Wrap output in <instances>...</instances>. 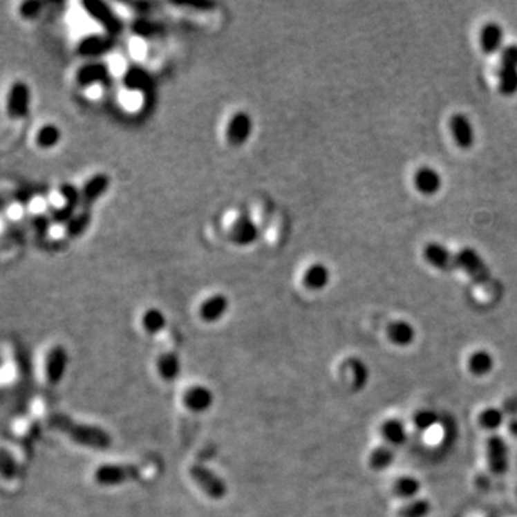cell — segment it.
Returning a JSON list of instances; mask_svg holds the SVG:
<instances>
[{
    "label": "cell",
    "instance_id": "1",
    "mask_svg": "<svg viewBox=\"0 0 517 517\" xmlns=\"http://www.w3.org/2000/svg\"><path fill=\"white\" fill-rule=\"evenodd\" d=\"M49 426L68 435L72 441H75L77 444L89 449L106 450L113 444V438H111L109 433H106L104 429L97 426H89V424L77 422L65 414L50 415Z\"/></svg>",
    "mask_w": 517,
    "mask_h": 517
},
{
    "label": "cell",
    "instance_id": "2",
    "mask_svg": "<svg viewBox=\"0 0 517 517\" xmlns=\"http://www.w3.org/2000/svg\"><path fill=\"white\" fill-rule=\"evenodd\" d=\"M457 265L458 269H463L470 278L480 283L489 285L491 282V273L483 257L471 247H464L457 253Z\"/></svg>",
    "mask_w": 517,
    "mask_h": 517
},
{
    "label": "cell",
    "instance_id": "3",
    "mask_svg": "<svg viewBox=\"0 0 517 517\" xmlns=\"http://www.w3.org/2000/svg\"><path fill=\"white\" fill-rule=\"evenodd\" d=\"M140 474L141 470L134 464H105L97 470L95 480L101 486H120Z\"/></svg>",
    "mask_w": 517,
    "mask_h": 517
},
{
    "label": "cell",
    "instance_id": "4",
    "mask_svg": "<svg viewBox=\"0 0 517 517\" xmlns=\"http://www.w3.org/2000/svg\"><path fill=\"white\" fill-rule=\"evenodd\" d=\"M8 115L12 120H24L30 111V88L26 82H15L8 94Z\"/></svg>",
    "mask_w": 517,
    "mask_h": 517
},
{
    "label": "cell",
    "instance_id": "5",
    "mask_svg": "<svg viewBox=\"0 0 517 517\" xmlns=\"http://www.w3.org/2000/svg\"><path fill=\"white\" fill-rule=\"evenodd\" d=\"M486 458L489 469L496 476H503L509 469V447L500 435H491L486 441Z\"/></svg>",
    "mask_w": 517,
    "mask_h": 517
},
{
    "label": "cell",
    "instance_id": "6",
    "mask_svg": "<svg viewBox=\"0 0 517 517\" xmlns=\"http://www.w3.org/2000/svg\"><path fill=\"white\" fill-rule=\"evenodd\" d=\"M190 473H191V477L194 478V482L209 497L218 500V498H223L227 494L226 483L212 470L203 466H194L191 467Z\"/></svg>",
    "mask_w": 517,
    "mask_h": 517
},
{
    "label": "cell",
    "instance_id": "7",
    "mask_svg": "<svg viewBox=\"0 0 517 517\" xmlns=\"http://www.w3.org/2000/svg\"><path fill=\"white\" fill-rule=\"evenodd\" d=\"M59 191L65 203L61 209L52 213L50 220L55 225L66 226L68 221L77 214V209L81 206V190H78L75 186H72V184L65 182L59 187Z\"/></svg>",
    "mask_w": 517,
    "mask_h": 517
},
{
    "label": "cell",
    "instance_id": "8",
    "mask_svg": "<svg viewBox=\"0 0 517 517\" xmlns=\"http://www.w3.org/2000/svg\"><path fill=\"white\" fill-rule=\"evenodd\" d=\"M422 256L426 258L427 263H430L433 267L438 270L451 272L454 269H458L457 254L450 252L444 245L429 243L424 247Z\"/></svg>",
    "mask_w": 517,
    "mask_h": 517
},
{
    "label": "cell",
    "instance_id": "9",
    "mask_svg": "<svg viewBox=\"0 0 517 517\" xmlns=\"http://www.w3.org/2000/svg\"><path fill=\"white\" fill-rule=\"evenodd\" d=\"M68 352L66 349L62 346H53L45 361V374L49 384L57 385L61 382V379L65 375L66 366H68Z\"/></svg>",
    "mask_w": 517,
    "mask_h": 517
},
{
    "label": "cell",
    "instance_id": "10",
    "mask_svg": "<svg viewBox=\"0 0 517 517\" xmlns=\"http://www.w3.org/2000/svg\"><path fill=\"white\" fill-rule=\"evenodd\" d=\"M111 180L106 174H95L91 177L81 190V207L89 210L108 191Z\"/></svg>",
    "mask_w": 517,
    "mask_h": 517
},
{
    "label": "cell",
    "instance_id": "11",
    "mask_svg": "<svg viewBox=\"0 0 517 517\" xmlns=\"http://www.w3.org/2000/svg\"><path fill=\"white\" fill-rule=\"evenodd\" d=\"M253 122L247 113H237L227 124L226 137L232 145H243L252 135Z\"/></svg>",
    "mask_w": 517,
    "mask_h": 517
},
{
    "label": "cell",
    "instance_id": "12",
    "mask_svg": "<svg viewBox=\"0 0 517 517\" xmlns=\"http://www.w3.org/2000/svg\"><path fill=\"white\" fill-rule=\"evenodd\" d=\"M450 129L455 144L463 150H469L474 145L476 133L471 121L464 114H454L450 120Z\"/></svg>",
    "mask_w": 517,
    "mask_h": 517
},
{
    "label": "cell",
    "instance_id": "13",
    "mask_svg": "<svg viewBox=\"0 0 517 517\" xmlns=\"http://www.w3.org/2000/svg\"><path fill=\"white\" fill-rule=\"evenodd\" d=\"M414 186L424 196H433L441 190L442 178L437 170L429 165L418 169L414 176Z\"/></svg>",
    "mask_w": 517,
    "mask_h": 517
},
{
    "label": "cell",
    "instance_id": "14",
    "mask_svg": "<svg viewBox=\"0 0 517 517\" xmlns=\"http://www.w3.org/2000/svg\"><path fill=\"white\" fill-rule=\"evenodd\" d=\"M82 6L88 12L91 17H94L95 21H98L105 29L111 33H115L121 29V22L118 21V17L113 13L105 3L101 2H84Z\"/></svg>",
    "mask_w": 517,
    "mask_h": 517
},
{
    "label": "cell",
    "instance_id": "15",
    "mask_svg": "<svg viewBox=\"0 0 517 517\" xmlns=\"http://www.w3.org/2000/svg\"><path fill=\"white\" fill-rule=\"evenodd\" d=\"M503 38V28L496 22H489L480 30V48L485 53L493 55L502 49Z\"/></svg>",
    "mask_w": 517,
    "mask_h": 517
},
{
    "label": "cell",
    "instance_id": "16",
    "mask_svg": "<svg viewBox=\"0 0 517 517\" xmlns=\"http://www.w3.org/2000/svg\"><path fill=\"white\" fill-rule=\"evenodd\" d=\"M381 434L385 440V444L391 446L393 449L402 446L408 438L407 426L398 418L385 420L381 426Z\"/></svg>",
    "mask_w": 517,
    "mask_h": 517
},
{
    "label": "cell",
    "instance_id": "17",
    "mask_svg": "<svg viewBox=\"0 0 517 517\" xmlns=\"http://www.w3.org/2000/svg\"><path fill=\"white\" fill-rule=\"evenodd\" d=\"M113 49V39L109 36L101 35H91L84 38L78 45V53L82 57H92L97 58L101 55H105Z\"/></svg>",
    "mask_w": 517,
    "mask_h": 517
},
{
    "label": "cell",
    "instance_id": "18",
    "mask_svg": "<svg viewBox=\"0 0 517 517\" xmlns=\"http://www.w3.org/2000/svg\"><path fill=\"white\" fill-rule=\"evenodd\" d=\"M386 337L397 346H408L415 339V329L407 321H395L388 325Z\"/></svg>",
    "mask_w": 517,
    "mask_h": 517
},
{
    "label": "cell",
    "instance_id": "19",
    "mask_svg": "<svg viewBox=\"0 0 517 517\" xmlns=\"http://www.w3.org/2000/svg\"><path fill=\"white\" fill-rule=\"evenodd\" d=\"M229 308V299L225 294H213L209 299L203 302L200 308V317L206 322H216L223 318Z\"/></svg>",
    "mask_w": 517,
    "mask_h": 517
},
{
    "label": "cell",
    "instance_id": "20",
    "mask_svg": "<svg viewBox=\"0 0 517 517\" xmlns=\"http://www.w3.org/2000/svg\"><path fill=\"white\" fill-rule=\"evenodd\" d=\"M213 393L206 386H193L184 395V402L187 407L196 413H203L213 405Z\"/></svg>",
    "mask_w": 517,
    "mask_h": 517
},
{
    "label": "cell",
    "instance_id": "21",
    "mask_svg": "<svg viewBox=\"0 0 517 517\" xmlns=\"http://www.w3.org/2000/svg\"><path fill=\"white\" fill-rule=\"evenodd\" d=\"M494 368V358L486 349H477L467 359L469 373L474 377H486Z\"/></svg>",
    "mask_w": 517,
    "mask_h": 517
},
{
    "label": "cell",
    "instance_id": "22",
    "mask_svg": "<svg viewBox=\"0 0 517 517\" xmlns=\"http://www.w3.org/2000/svg\"><path fill=\"white\" fill-rule=\"evenodd\" d=\"M108 66L101 62L84 65L77 72V82L81 86H91L94 84L104 82L108 78Z\"/></svg>",
    "mask_w": 517,
    "mask_h": 517
},
{
    "label": "cell",
    "instance_id": "23",
    "mask_svg": "<svg viewBox=\"0 0 517 517\" xmlns=\"http://www.w3.org/2000/svg\"><path fill=\"white\" fill-rule=\"evenodd\" d=\"M330 281V272L322 263H315L306 269L303 274V283L310 290H322Z\"/></svg>",
    "mask_w": 517,
    "mask_h": 517
},
{
    "label": "cell",
    "instance_id": "24",
    "mask_svg": "<svg viewBox=\"0 0 517 517\" xmlns=\"http://www.w3.org/2000/svg\"><path fill=\"white\" fill-rule=\"evenodd\" d=\"M421 491L420 480L413 476H402L395 480L394 483V493L397 497L404 498V500H414Z\"/></svg>",
    "mask_w": 517,
    "mask_h": 517
},
{
    "label": "cell",
    "instance_id": "25",
    "mask_svg": "<svg viewBox=\"0 0 517 517\" xmlns=\"http://www.w3.org/2000/svg\"><path fill=\"white\" fill-rule=\"evenodd\" d=\"M498 78V91L505 97H513L517 94V69L498 66L497 69Z\"/></svg>",
    "mask_w": 517,
    "mask_h": 517
},
{
    "label": "cell",
    "instance_id": "26",
    "mask_svg": "<svg viewBox=\"0 0 517 517\" xmlns=\"http://www.w3.org/2000/svg\"><path fill=\"white\" fill-rule=\"evenodd\" d=\"M368 460H369V467L371 469L378 470V471L385 470L394 463L395 450L388 444L379 446L371 454H369Z\"/></svg>",
    "mask_w": 517,
    "mask_h": 517
},
{
    "label": "cell",
    "instance_id": "27",
    "mask_svg": "<svg viewBox=\"0 0 517 517\" xmlns=\"http://www.w3.org/2000/svg\"><path fill=\"white\" fill-rule=\"evenodd\" d=\"M181 371V362L177 354L167 352L158 358V373L165 381H174Z\"/></svg>",
    "mask_w": 517,
    "mask_h": 517
},
{
    "label": "cell",
    "instance_id": "28",
    "mask_svg": "<svg viewBox=\"0 0 517 517\" xmlns=\"http://www.w3.org/2000/svg\"><path fill=\"white\" fill-rule=\"evenodd\" d=\"M433 505L427 498H414L398 510V517H429Z\"/></svg>",
    "mask_w": 517,
    "mask_h": 517
},
{
    "label": "cell",
    "instance_id": "29",
    "mask_svg": "<svg viewBox=\"0 0 517 517\" xmlns=\"http://www.w3.org/2000/svg\"><path fill=\"white\" fill-rule=\"evenodd\" d=\"M61 129L59 126L53 125V124H46L44 125L38 134H36V144H38L41 149L49 150L53 149L55 145H58L61 141Z\"/></svg>",
    "mask_w": 517,
    "mask_h": 517
},
{
    "label": "cell",
    "instance_id": "30",
    "mask_svg": "<svg viewBox=\"0 0 517 517\" xmlns=\"http://www.w3.org/2000/svg\"><path fill=\"white\" fill-rule=\"evenodd\" d=\"M232 236L237 243L249 245L256 238L257 229H256L254 223H252L249 218H243V220H238L237 223L234 225Z\"/></svg>",
    "mask_w": 517,
    "mask_h": 517
},
{
    "label": "cell",
    "instance_id": "31",
    "mask_svg": "<svg viewBox=\"0 0 517 517\" xmlns=\"http://www.w3.org/2000/svg\"><path fill=\"white\" fill-rule=\"evenodd\" d=\"M503 421H505L503 411L494 407H489L478 414L480 427L489 431H496L500 429Z\"/></svg>",
    "mask_w": 517,
    "mask_h": 517
},
{
    "label": "cell",
    "instance_id": "32",
    "mask_svg": "<svg viewBox=\"0 0 517 517\" xmlns=\"http://www.w3.org/2000/svg\"><path fill=\"white\" fill-rule=\"evenodd\" d=\"M91 218H92V216H91L89 210L81 209V212L73 216L66 223V226H65L66 236H69V237L81 236L88 229V226L91 223Z\"/></svg>",
    "mask_w": 517,
    "mask_h": 517
},
{
    "label": "cell",
    "instance_id": "33",
    "mask_svg": "<svg viewBox=\"0 0 517 517\" xmlns=\"http://www.w3.org/2000/svg\"><path fill=\"white\" fill-rule=\"evenodd\" d=\"M345 366L349 368L350 373H352V385L355 390H361V388H364L369 378V373L365 364L357 358H349L345 362Z\"/></svg>",
    "mask_w": 517,
    "mask_h": 517
},
{
    "label": "cell",
    "instance_id": "34",
    "mask_svg": "<svg viewBox=\"0 0 517 517\" xmlns=\"http://www.w3.org/2000/svg\"><path fill=\"white\" fill-rule=\"evenodd\" d=\"M165 323H167V321H165L164 313L158 309L147 310L142 317V325L150 334H158L160 330L165 328Z\"/></svg>",
    "mask_w": 517,
    "mask_h": 517
},
{
    "label": "cell",
    "instance_id": "35",
    "mask_svg": "<svg viewBox=\"0 0 517 517\" xmlns=\"http://www.w3.org/2000/svg\"><path fill=\"white\" fill-rule=\"evenodd\" d=\"M437 422H438V415L437 413L431 410H420L413 415L414 427L422 433L431 430Z\"/></svg>",
    "mask_w": 517,
    "mask_h": 517
},
{
    "label": "cell",
    "instance_id": "36",
    "mask_svg": "<svg viewBox=\"0 0 517 517\" xmlns=\"http://www.w3.org/2000/svg\"><path fill=\"white\" fill-rule=\"evenodd\" d=\"M0 474L6 478H12L16 474V466L13 458L3 450H0Z\"/></svg>",
    "mask_w": 517,
    "mask_h": 517
},
{
    "label": "cell",
    "instance_id": "37",
    "mask_svg": "<svg viewBox=\"0 0 517 517\" xmlns=\"http://www.w3.org/2000/svg\"><path fill=\"white\" fill-rule=\"evenodd\" d=\"M500 66L517 69V45H509L502 49Z\"/></svg>",
    "mask_w": 517,
    "mask_h": 517
},
{
    "label": "cell",
    "instance_id": "38",
    "mask_svg": "<svg viewBox=\"0 0 517 517\" xmlns=\"http://www.w3.org/2000/svg\"><path fill=\"white\" fill-rule=\"evenodd\" d=\"M44 8L42 2H36V0H30V2H25L19 6V15L25 19H33L38 16Z\"/></svg>",
    "mask_w": 517,
    "mask_h": 517
},
{
    "label": "cell",
    "instance_id": "39",
    "mask_svg": "<svg viewBox=\"0 0 517 517\" xmlns=\"http://www.w3.org/2000/svg\"><path fill=\"white\" fill-rule=\"evenodd\" d=\"M509 430H510V434H511L514 438H517V418H514V420H511V421L509 422Z\"/></svg>",
    "mask_w": 517,
    "mask_h": 517
}]
</instances>
